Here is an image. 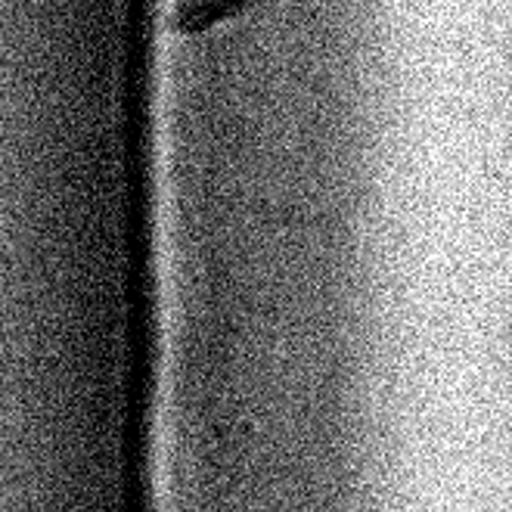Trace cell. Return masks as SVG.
<instances>
[{
  "mask_svg": "<svg viewBox=\"0 0 512 512\" xmlns=\"http://www.w3.org/2000/svg\"><path fill=\"white\" fill-rule=\"evenodd\" d=\"M258 4L261 0H177L168 10L165 25L180 38H193V35H205L208 28H215L221 22L246 16Z\"/></svg>",
  "mask_w": 512,
  "mask_h": 512,
  "instance_id": "cell-1",
  "label": "cell"
}]
</instances>
